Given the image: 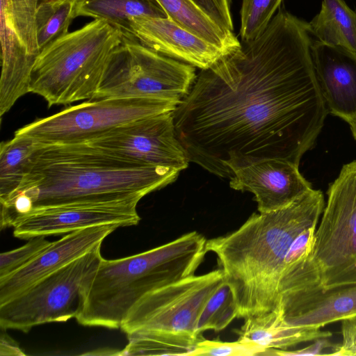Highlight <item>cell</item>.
Listing matches in <instances>:
<instances>
[{
  "instance_id": "obj_33",
  "label": "cell",
  "mask_w": 356,
  "mask_h": 356,
  "mask_svg": "<svg viewBox=\"0 0 356 356\" xmlns=\"http://www.w3.org/2000/svg\"><path fill=\"white\" fill-rule=\"evenodd\" d=\"M337 346L330 342L328 338H320L314 341L311 345L303 348L288 350H269L268 355L279 356H300V355H325L323 353L328 348H332V352ZM330 354V353H329ZM328 354V355H329Z\"/></svg>"
},
{
  "instance_id": "obj_3",
  "label": "cell",
  "mask_w": 356,
  "mask_h": 356,
  "mask_svg": "<svg viewBox=\"0 0 356 356\" xmlns=\"http://www.w3.org/2000/svg\"><path fill=\"white\" fill-rule=\"evenodd\" d=\"M325 207L321 190H309L276 211L253 213L231 234L207 240L231 289L238 318L273 311L279 303L284 257L296 237L317 225Z\"/></svg>"
},
{
  "instance_id": "obj_24",
  "label": "cell",
  "mask_w": 356,
  "mask_h": 356,
  "mask_svg": "<svg viewBox=\"0 0 356 356\" xmlns=\"http://www.w3.org/2000/svg\"><path fill=\"white\" fill-rule=\"evenodd\" d=\"M37 143L31 138L14 134L0 145V202L5 200L21 184Z\"/></svg>"
},
{
  "instance_id": "obj_2",
  "label": "cell",
  "mask_w": 356,
  "mask_h": 356,
  "mask_svg": "<svg viewBox=\"0 0 356 356\" xmlns=\"http://www.w3.org/2000/svg\"><path fill=\"white\" fill-rule=\"evenodd\" d=\"M179 170L143 165L88 143H37L17 189L1 203V228L47 207L81 202L140 201L173 182Z\"/></svg>"
},
{
  "instance_id": "obj_31",
  "label": "cell",
  "mask_w": 356,
  "mask_h": 356,
  "mask_svg": "<svg viewBox=\"0 0 356 356\" xmlns=\"http://www.w3.org/2000/svg\"><path fill=\"white\" fill-rule=\"evenodd\" d=\"M221 27L234 31L230 5L227 0H194Z\"/></svg>"
},
{
  "instance_id": "obj_12",
  "label": "cell",
  "mask_w": 356,
  "mask_h": 356,
  "mask_svg": "<svg viewBox=\"0 0 356 356\" xmlns=\"http://www.w3.org/2000/svg\"><path fill=\"white\" fill-rule=\"evenodd\" d=\"M88 143L145 165L165 166L181 171L190 162L177 136L173 112L132 121Z\"/></svg>"
},
{
  "instance_id": "obj_27",
  "label": "cell",
  "mask_w": 356,
  "mask_h": 356,
  "mask_svg": "<svg viewBox=\"0 0 356 356\" xmlns=\"http://www.w3.org/2000/svg\"><path fill=\"white\" fill-rule=\"evenodd\" d=\"M282 0H243L240 11L239 35L248 42L259 37L266 29Z\"/></svg>"
},
{
  "instance_id": "obj_6",
  "label": "cell",
  "mask_w": 356,
  "mask_h": 356,
  "mask_svg": "<svg viewBox=\"0 0 356 356\" xmlns=\"http://www.w3.org/2000/svg\"><path fill=\"white\" fill-rule=\"evenodd\" d=\"M120 33L102 19H93L42 49L35 63L29 92L48 106L92 99Z\"/></svg>"
},
{
  "instance_id": "obj_15",
  "label": "cell",
  "mask_w": 356,
  "mask_h": 356,
  "mask_svg": "<svg viewBox=\"0 0 356 356\" xmlns=\"http://www.w3.org/2000/svg\"><path fill=\"white\" fill-rule=\"evenodd\" d=\"M118 227L117 225L88 227L51 242L28 264L0 279V305L101 245Z\"/></svg>"
},
{
  "instance_id": "obj_34",
  "label": "cell",
  "mask_w": 356,
  "mask_h": 356,
  "mask_svg": "<svg viewBox=\"0 0 356 356\" xmlns=\"http://www.w3.org/2000/svg\"><path fill=\"white\" fill-rule=\"evenodd\" d=\"M1 330L0 339V355H25L16 341L11 339Z\"/></svg>"
},
{
  "instance_id": "obj_16",
  "label": "cell",
  "mask_w": 356,
  "mask_h": 356,
  "mask_svg": "<svg viewBox=\"0 0 356 356\" xmlns=\"http://www.w3.org/2000/svg\"><path fill=\"white\" fill-rule=\"evenodd\" d=\"M311 54L317 82L329 113L356 131V53L313 40Z\"/></svg>"
},
{
  "instance_id": "obj_29",
  "label": "cell",
  "mask_w": 356,
  "mask_h": 356,
  "mask_svg": "<svg viewBox=\"0 0 356 356\" xmlns=\"http://www.w3.org/2000/svg\"><path fill=\"white\" fill-rule=\"evenodd\" d=\"M38 236L29 239L24 245L0 254V279L9 275L31 261L51 242Z\"/></svg>"
},
{
  "instance_id": "obj_21",
  "label": "cell",
  "mask_w": 356,
  "mask_h": 356,
  "mask_svg": "<svg viewBox=\"0 0 356 356\" xmlns=\"http://www.w3.org/2000/svg\"><path fill=\"white\" fill-rule=\"evenodd\" d=\"M168 18L227 53L241 45L234 31L217 24L194 0H156Z\"/></svg>"
},
{
  "instance_id": "obj_7",
  "label": "cell",
  "mask_w": 356,
  "mask_h": 356,
  "mask_svg": "<svg viewBox=\"0 0 356 356\" xmlns=\"http://www.w3.org/2000/svg\"><path fill=\"white\" fill-rule=\"evenodd\" d=\"M194 66L122 38L111 53L92 99L155 98L180 102L195 79Z\"/></svg>"
},
{
  "instance_id": "obj_18",
  "label": "cell",
  "mask_w": 356,
  "mask_h": 356,
  "mask_svg": "<svg viewBox=\"0 0 356 356\" xmlns=\"http://www.w3.org/2000/svg\"><path fill=\"white\" fill-rule=\"evenodd\" d=\"M278 304L289 324L322 327L356 316V284L282 296Z\"/></svg>"
},
{
  "instance_id": "obj_14",
  "label": "cell",
  "mask_w": 356,
  "mask_h": 356,
  "mask_svg": "<svg viewBox=\"0 0 356 356\" xmlns=\"http://www.w3.org/2000/svg\"><path fill=\"white\" fill-rule=\"evenodd\" d=\"M299 165L282 159H264L231 168L229 186L254 195L259 213L282 209L312 188Z\"/></svg>"
},
{
  "instance_id": "obj_4",
  "label": "cell",
  "mask_w": 356,
  "mask_h": 356,
  "mask_svg": "<svg viewBox=\"0 0 356 356\" xmlns=\"http://www.w3.org/2000/svg\"><path fill=\"white\" fill-rule=\"evenodd\" d=\"M206 243L194 231L137 254L102 258L82 283L76 321L84 326L120 328L145 296L194 275L207 252Z\"/></svg>"
},
{
  "instance_id": "obj_13",
  "label": "cell",
  "mask_w": 356,
  "mask_h": 356,
  "mask_svg": "<svg viewBox=\"0 0 356 356\" xmlns=\"http://www.w3.org/2000/svg\"><path fill=\"white\" fill-rule=\"evenodd\" d=\"M138 202H81L35 209L17 218L13 226V235L18 238L30 239L66 234L104 225H136L140 220L136 210Z\"/></svg>"
},
{
  "instance_id": "obj_5",
  "label": "cell",
  "mask_w": 356,
  "mask_h": 356,
  "mask_svg": "<svg viewBox=\"0 0 356 356\" xmlns=\"http://www.w3.org/2000/svg\"><path fill=\"white\" fill-rule=\"evenodd\" d=\"M327 195L312 250L282 273L280 298L356 284V160L343 165Z\"/></svg>"
},
{
  "instance_id": "obj_23",
  "label": "cell",
  "mask_w": 356,
  "mask_h": 356,
  "mask_svg": "<svg viewBox=\"0 0 356 356\" xmlns=\"http://www.w3.org/2000/svg\"><path fill=\"white\" fill-rule=\"evenodd\" d=\"M309 24L318 40L356 53V12L343 0H323L320 12Z\"/></svg>"
},
{
  "instance_id": "obj_32",
  "label": "cell",
  "mask_w": 356,
  "mask_h": 356,
  "mask_svg": "<svg viewBox=\"0 0 356 356\" xmlns=\"http://www.w3.org/2000/svg\"><path fill=\"white\" fill-rule=\"evenodd\" d=\"M343 341L328 355L356 356V316L341 321Z\"/></svg>"
},
{
  "instance_id": "obj_9",
  "label": "cell",
  "mask_w": 356,
  "mask_h": 356,
  "mask_svg": "<svg viewBox=\"0 0 356 356\" xmlns=\"http://www.w3.org/2000/svg\"><path fill=\"white\" fill-rule=\"evenodd\" d=\"M101 245L0 305V327L28 332L77 315L82 283L102 259Z\"/></svg>"
},
{
  "instance_id": "obj_22",
  "label": "cell",
  "mask_w": 356,
  "mask_h": 356,
  "mask_svg": "<svg viewBox=\"0 0 356 356\" xmlns=\"http://www.w3.org/2000/svg\"><path fill=\"white\" fill-rule=\"evenodd\" d=\"M128 343L119 355L191 356L204 337L202 334L140 329L128 334Z\"/></svg>"
},
{
  "instance_id": "obj_11",
  "label": "cell",
  "mask_w": 356,
  "mask_h": 356,
  "mask_svg": "<svg viewBox=\"0 0 356 356\" xmlns=\"http://www.w3.org/2000/svg\"><path fill=\"white\" fill-rule=\"evenodd\" d=\"M39 2L1 0V116L29 92L32 71L40 52L36 25Z\"/></svg>"
},
{
  "instance_id": "obj_25",
  "label": "cell",
  "mask_w": 356,
  "mask_h": 356,
  "mask_svg": "<svg viewBox=\"0 0 356 356\" xmlns=\"http://www.w3.org/2000/svg\"><path fill=\"white\" fill-rule=\"evenodd\" d=\"M74 0H41L36 10L38 40L40 51L69 32L76 18Z\"/></svg>"
},
{
  "instance_id": "obj_1",
  "label": "cell",
  "mask_w": 356,
  "mask_h": 356,
  "mask_svg": "<svg viewBox=\"0 0 356 356\" xmlns=\"http://www.w3.org/2000/svg\"><path fill=\"white\" fill-rule=\"evenodd\" d=\"M309 24L280 8L256 39L206 70L173 111L190 162L231 179L264 159L299 165L329 113L313 65Z\"/></svg>"
},
{
  "instance_id": "obj_19",
  "label": "cell",
  "mask_w": 356,
  "mask_h": 356,
  "mask_svg": "<svg viewBox=\"0 0 356 356\" xmlns=\"http://www.w3.org/2000/svg\"><path fill=\"white\" fill-rule=\"evenodd\" d=\"M237 332L238 340L252 342L267 350H287L300 343L332 335L330 332L321 330V327L289 324L280 304L270 312L245 318Z\"/></svg>"
},
{
  "instance_id": "obj_10",
  "label": "cell",
  "mask_w": 356,
  "mask_h": 356,
  "mask_svg": "<svg viewBox=\"0 0 356 356\" xmlns=\"http://www.w3.org/2000/svg\"><path fill=\"white\" fill-rule=\"evenodd\" d=\"M224 282L220 268L156 289L131 308L120 329L127 334L140 329L195 333L200 312Z\"/></svg>"
},
{
  "instance_id": "obj_30",
  "label": "cell",
  "mask_w": 356,
  "mask_h": 356,
  "mask_svg": "<svg viewBox=\"0 0 356 356\" xmlns=\"http://www.w3.org/2000/svg\"><path fill=\"white\" fill-rule=\"evenodd\" d=\"M316 227L317 225H313L304 229L293 241L284 257L282 273L304 260L310 254Z\"/></svg>"
},
{
  "instance_id": "obj_37",
  "label": "cell",
  "mask_w": 356,
  "mask_h": 356,
  "mask_svg": "<svg viewBox=\"0 0 356 356\" xmlns=\"http://www.w3.org/2000/svg\"><path fill=\"white\" fill-rule=\"evenodd\" d=\"M74 1H75V0H74Z\"/></svg>"
},
{
  "instance_id": "obj_17",
  "label": "cell",
  "mask_w": 356,
  "mask_h": 356,
  "mask_svg": "<svg viewBox=\"0 0 356 356\" xmlns=\"http://www.w3.org/2000/svg\"><path fill=\"white\" fill-rule=\"evenodd\" d=\"M132 26L143 45L201 70L210 68L229 54L168 17L136 18Z\"/></svg>"
},
{
  "instance_id": "obj_28",
  "label": "cell",
  "mask_w": 356,
  "mask_h": 356,
  "mask_svg": "<svg viewBox=\"0 0 356 356\" xmlns=\"http://www.w3.org/2000/svg\"><path fill=\"white\" fill-rule=\"evenodd\" d=\"M268 350L252 342H227L203 339L196 346L191 356H248L267 355Z\"/></svg>"
},
{
  "instance_id": "obj_20",
  "label": "cell",
  "mask_w": 356,
  "mask_h": 356,
  "mask_svg": "<svg viewBox=\"0 0 356 356\" xmlns=\"http://www.w3.org/2000/svg\"><path fill=\"white\" fill-rule=\"evenodd\" d=\"M75 17L102 19L118 30L122 38L138 40L133 21L140 17H168L156 0H75Z\"/></svg>"
},
{
  "instance_id": "obj_36",
  "label": "cell",
  "mask_w": 356,
  "mask_h": 356,
  "mask_svg": "<svg viewBox=\"0 0 356 356\" xmlns=\"http://www.w3.org/2000/svg\"><path fill=\"white\" fill-rule=\"evenodd\" d=\"M227 1L228 3L231 6L232 0H227Z\"/></svg>"
},
{
  "instance_id": "obj_26",
  "label": "cell",
  "mask_w": 356,
  "mask_h": 356,
  "mask_svg": "<svg viewBox=\"0 0 356 356\" xmlns=\"http://www.w3.org/2000/svg\"><path fill=\"white\" fill-rule=\"evenodd\" d=\"M238 317L237 308L231 289L225 282L209 298L197 318L195 332L212 330L218 332Z\"/></svg>"
},
{
  "instance_id": "obj_35",
  "label": "cell",
  "mask_w": 356,
  "mask_h": 356,
  "mask_svg": "<svg viewBox=\"0 0 356 356\" xmlns=\"http://www.w3.org/2000/svg\"><path fill=\"white\" fill-rule=\"evenodd\" d=\"M354 138L356 140V131H355V133L353 134Z\"/></svg>"
},
{
  "instance_id": "obj_8",
  "label": "cell",
  "mask_w": 356,
  "mask_h": 356,
  "mask_svg": "<svg viewBox=\"0 0 356 356\" xmlns=\"http://www.w3.org/2000/svg\"><path fill=\"white\" fill-rule=\"evenodd\" d=\"M180 102L155 98L90 99L19 129L42 145L90 143L111 130L148 116L173 112Z\"/></svg>"
}]
</instances>
